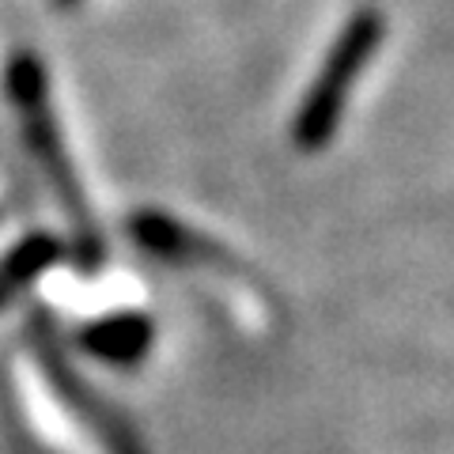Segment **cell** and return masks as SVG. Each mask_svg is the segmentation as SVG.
<instances>
[{
	"label": "cell",
	"mask_w": 454,
	"mask_h": 454,
	"mask_svg": "<svg viewBox=\"0 0 454 454\" xmlns=\"http://www.w3.org/2000/svg\"><path fill=\"white\" fill-rule=\"evenodd\" d=\"M382 35H387V23H382L375 8H364L345 23V31L333 42L330 57H325V65L318 68L315 83H310L307 98L295 110V121H292L295 148L318 152L337 133L340 114H345L348 95H352V83L372 65L375 50L382 46Z\"/></svg>",
	"instance_id": "6da1fadb"
}]
</instances>
